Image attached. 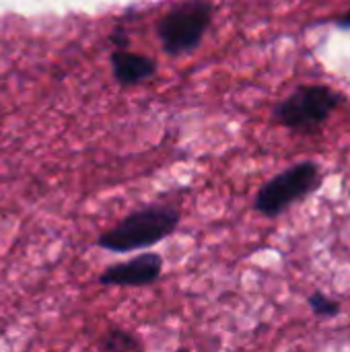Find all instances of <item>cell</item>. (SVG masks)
<instances>
[{
    "instance_id": "obj_1",
    "label": "cell",
    "mask_w": 350,
    "mask_h": 352,
    "mask_svg": "<svg viewBox=\"0 0 350 352\" xmlns=\"http://www.w3.org/2000/svg\"><path fill=\"white\" fill-rule=\"evenodd\" d=\"M179 208L169 204H149L130 212L116 227L101 233L97 245L111 254L151 250L173 235L179 227Z\"/></svg>"
},
{
    "instance_id": "obj_2",
    "label": "cell",
    "mask_w": 350,
    "mask_h": 352,
    "mask_svg": "<svg viewBox=\"0 0 350 352\" xmlns=\"http://www.w3.org/2000/svg\"><path fill=\"white\" fill-rule=\"evenodd\" d=\"M324 182L322 169L314 161L297 163L266 182L254 198V210L266 219H276L293 204L318 192Z\"/></svg>"
},
{
    "instance_id": "obj_3",
    "label": "cell",
    "mask_w": 350,
    "mask_h": 352,
    "mask_svg": "<svg viewBox=\"0 0 350 352\" xmlns=\"http://www.w3.org/2000/svg\"><path fill=\"white\" fill-rule=\"evenodd\" d=\"M340 97L328 87H303L285 99L274 116L276 120L297 132H316L336 109Z\"/></svg>"
},
{
    "instance_id": "obj_4",
    "label": "cell",
    "mask_w": 350,
    "mask_h": 352,
    "mask_svg": "<svg viewBox=\"0 0 350 352\" xmlns=\"http://www.w3.org/2000/svg\"><path fill=\"white\" fill-rule=\"evenodd\" d=\"M212 6L204 0H192L171 10L159 23V39L169 54H182L196 47L208 29Z\"/></svg>"
},
{
    "instance_id": "obj_5",
    "label": "cell",
    "mask_w": 350,
    "mask_h": 352,
    "mask_svg": "<svg viewBox=\"0 0 350 352\" xmlns=\"http://www.w3.org/2000/svg\"><path fill=\"white\" fill-rule=\"evenodd\" d=\"M163 274V256L155 252L138 254L128 262L107 266L101 276V287H151Z\"/></svg>"
},
{
    "instance_id": "obj_6",
    "label": "cell",
    "mask_w": 350,
    "mask_h": 352,
    "mask_svg": "<svg viewBox=\"0 0 350 352\" xmlns=\"http://www.w3.org/2000/svg\"><path fill=\"white\" fill-rule=\"evenodd\" d=\"M113 74L122 85H134L155 74V62L132 52H116L111 56Z\"/></svg>"
},
{
    "instance_id": "obj_7",
    "label": "cell",
    "mask_w": 350,
    "mask_h": 352,
    "mask_svg": "<svg viewBox=\"0 0 350 352\" xmlns=\"http://www.w3.org/2000/svg\"><path fill=\"white\" fill-rule=\"evenodd\" d=\"M101 352H142V346L134 334L124 330H111L101 342Z\"/></svg>"
},
{
    "instance_id": "obj_8",
    "label": "cell",
    "mask_w": 350,
    "mask_h": 352,
    "mask_svg": "<svg viewBox=\"0 0 350 352\" xmlns=\"http://www.w3.org/2000/svg\"><path fill=\"white\" fill-rule=\"evenodd\" d=\"M307 305L318 318H336L340 314V301H336L320 291H316L307 297Z\"/></svg>"
},
{
    "instance_id": "obj_9",
    "label": "cell",
    "mask_w": 350,
    "mask_h": 352,
    "mask_svg": "<svg viewBox=\"0 0 350 352\" xmlns=\"http://www.w3.org/2000/svg\"><path fill=\"white\" fill-rule=\"evenodd\" d=\"M340 25H342V27H350V12H347V14L340 19Z\"/></svg>"
},
{
    "instance_id": "obj_10",
    "label": "cell",
    "mask_w": 350,
    "mask_h": 352,
    "mask_svg": "<svg viewBox=\"0 0 350 352\" xmlns=\"http://www.w3.org/2000/svg\"><path fill=\"white\" fill-rule=\"evenodd\" d=\"M175 352H188V351H186V349H177V351H175Z\"/></svg>"
}]
</instances>
